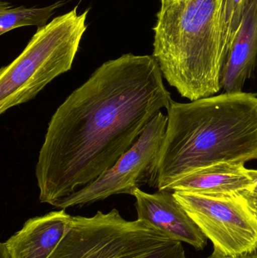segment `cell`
Masks as SVG:
<instances>
[{
    "label": "cell",
    "instance_id": "obj_1",
    "mask_svg": "<svg viewBox=\"0 0 257 258\" xmlns=\"http://www.w3.org/2000/svg\"><path fill=\"white\" fill-rule=\"evenodd\" d=\"M172 99L152 55L103 63L51 116L39 150V201L58 202L108 171Z\"/></svg>",
    "mask_w": 257,
    "mask_h": 258
},
{
    "label": "cell",
    "instance_id": "obj_2",
    "mask_svg": "<svg viewBox=\"0 0 257 258\" xmlns=\"http://www.w3.org/2000/svg\"><path fill=\"white\" fill-rule=\"evenodd\" d=\"M158 160V190L222 162L257 160V95L237 92L190 103L172 100Z\"/></svg>",
    "mask_w": 257,
    "mask_h": 258
},
{
    "label": "cell",
    "instance_id": "obj_3",
    "mask_svg": "<svg viewBox=\"0 0 257 258\" xmlns=\"http://www.w3.org/2000/svg\"><path fill=\"white\" fill-rule=\"evenodd\" d=\"M153 56L163 77L190 101L221 90L228 50L225 0H160Z\"/></svg>",
    "mask_w": 257,
    "mask_h": 258
},
{
    "label": "cell",
    "instance_id": "obj_4",
    "mask_svg": "<svg viewBox=\"0 0 257 258\" xmlns=\"http://www.w3.org/2000/svg\"><path fill=\"white\" fill-rule=\"evenodd\" d=\"M78 6L39 27L26 48L0 71V113L36 98L56 77L72 69L87 30L89 9Z\"/></svg>",
    "mask_w": 257,
    "mask_h": 258
},
{
    "label": "cell",
    "instance_id": "obj_5",
    "mask_svg": "<svg viewBox=\"0 0 257 258\" xmlns=\"http://www.w3.org/2000/svg\"><path fill=\"white\" fill-rule=\"evenodd\" d=\"M49 258H187L182 242L117 209L91 218L72 216L69 230Z\"/></svg>",
    "mask_w": 257,
    "mask_h": 258
},
{
    "label": "cell",
    "instance_id": "obj_6",
    "mask_svg": "<svg viewBox=\"0 0 257 258\" xmlns=\"http://www.w3.org/2000/svg\"><path fill=\"white\" fill-rule=\"evenodd\" d=\"M173 192L189 216L212 242L213 252L226 258H243L256 252L257 215L242 194Z\"/></svg>",
    "mask_w": 257,
    "mask_h": 258
},
{
    "label": "cell",
    "instance_id": "obj_7",
    "mask_svg": "<svg viewBox=\"0 0 257 258\" xmlns=\"http://www.w3.org/2000/svg\"><path fill=\"white\" fill-rule=\"evenodd\" d=\"M167 125V116L161 112L157 113L134 145L111 168L54 207L66 209L92 204L118 194L132 196L136 189L145 185L156 188L160 151Z\"/></svg>",
    "mask_w": 257,
    "mask_h": 258
},
{
    "label": "cell",
    "instance_id": "obj_8",
    "mask_svg": "<svg viewBox=\"0 0 257 258\" xmlns=\"http://www.w3.org/2000/svg\"><path fill=\"white\" fill-rule=\"evenodd\" d=\"M137 219L146 221L172 239L186 242L197 250L207 245V237L189 216L170 190L148 194L136 189Z\"/></svg>",
    "mask_w": 257,
    "mask_h": 258
},
{
    "label": "cell",
    "instance_id": "obj_9",
    "mask_svg": "<svg viewBox=\"0 0 257 258\" xmlns=\"http://www.w3.org/2000/svg\"><path fill=\"white\" fill-rule=\"evenodd\" d=\"M72 218L65 209L30 218L5 242L10 257L49 258L69 230Z\"/></svg>",
    "mask_w": 257,
    "mask_h": 258
},
{
    "label": "cell",
    "instance_id": "obj_10",
    "mask_svg": "<svg viewBox=\"0 0 257 258\" xmlns=\"http://www.w3.org/2000/svg\"><path fill=\"white\" fill-rule=\"evenodd\" d=\"M257 71V0L244 15L229 48L222 71L224 93L241 92Z\"/></svg>",
    "mask_w": 257,
    "mask_h": 258
},
{
    "label": "cell",
    "instance_id": "obj_11",
    "mask_svg": "<svg viewBox=\"0 0 257 258\" xmlns=\"http://www.w3.org/2000/svg\"><path fill=\"white\" fill-rule=\"evenodd\" d=\"M257 180V170L243 163L222 162L202 168L175 182L168 190L204 195L242 194Z\"/></svg>",
    "mask_w": 257,
    "mask_h": 258
},
{
    "label": "cell",
    "instance_id": "obj_12",
    "mask_svg": "<svg viewBox=\"0 0 257 258\" xmlns=\"http://www.w3.org/2000/svg\"><path fill=\"white\" fill-rule=\"evenodd\" d=\"M66 1H58L43 8L13 7L7 2L0 3V35L26 26H37L38 28L48 24V20Z\"/></svg>",
    "mask_w": 257,
    "mask_h": 258
},
{
    "label": "cell",
    "instance_id": "obj_13",
    "mask_svg": "<svg viewBox=\"0 0 257 258\" xmlns=\"http://www.w3.org/2000/svg\"><path fill=\"white\" fill-rule=\"evenodd\" d=\"M254 0H225V39L228 52L244 15Z\"/></svg>",
    "mask_w": 257,
    "mask_h": 258
},
{
    "label": "cell",
    "instance_id": "obj_14",
    "mask_svg": "<svg viewBox=\"0 0 257 258\" xmlns=\"http://www.w3.org/2000/svg\"><path fill=\"white\" fill-rule=\"evenodd\" d=\"M241 194L245 197L250 207L257 215V180L251 188L244 191Z\"/></svg>",
    "mask_w": 257,
    "mask_h": 258
},
{
    "label": "cell",
    "instance_id": "obj_15",
    "mask_svg": "<svg viewBox=\"0 0 257 258\" xmlns=\"http://www.w3.org/2000/svg\"><path fill=\"white\" fill-rule=\"evenodd\" d=\"M0 258H11L5 242L0 245Z\"/></svg>",
    "mask_w": 257,
    "mask_h": 258
},
{
    "label": "cell",
    "instance_id": "obj_16",
    "mask_svg": "<svg viewBox=\"0 0 257 258\" xmlns=\"http://www.w3.org/2000/svg\"><path fill=\"white\" fill-rule=\"evenodd\" d=\"M207 258H226L222 257V256L218 255V254H215V253L213 252L212 254L209 257ZM243 258H257V251L255 252L254 254H250V255L247 256V257H244Z\"/></svg>",
    "mask_w": 257,
    "mask_h": 258
},
{
    "label": "cell",
    "instance_id": "obj_17",
    "mask_svg": "<svg viewBox=\"0 0 257 258\" xmlns=\"http://www.w3.org/2000/svg\"><path fill=\"white\" fill-rule=\"evenodd\" d=\"M1 1H3V0H1Z\"/></svg>",
    "mask_w": 257,
    "mask_h": 258
},
{
    "label": "cell",
    "instance_id": "obj_18",
    "mask_svg": "<svg viewBox=\"0 0 257 258\" xmlns=\"http://www.w3.org/2000/svg\"><path fill=\"white\" fill-rule=\"evenodd\" d=\"M256 95H257V94H256Z\"/></svg>",
    "mask_w": 257,
    "mask_h": 258
}]
</instances>
